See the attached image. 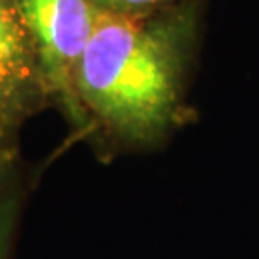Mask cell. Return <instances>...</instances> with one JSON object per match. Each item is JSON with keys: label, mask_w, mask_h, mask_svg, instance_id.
Returning a JSON list of instances; mask_svg holds the SVG:
<instances>
[{"label": "cell", "mask_w": 259, "mask_h": 259, "mask_svg": "<svg viewBox=\"0 0 259 259\" xmlns=\"http://www.w3.org/2000/svg\"><path fill=\"white\" fill-rule=\"evenodd\" d=\"M205 0L140 18L100 14L75 75L84 139L104 157L163 148L196 117L188 102Z\"/></svg>", "instance_id": "6da1fadb"}, {"label": "cell", "mask_w": 259, "mask_h": 259, "mask_svg": "<svg viewBox=\"0 0 259 259\" xmlns=\"http://www.w3.org/2000/svg\"><path fill=\"white\" fill-rule=\"evenodd\" d=\"M23 16L52 108L62 111L77 135L87 137V123L75 94V75L100 10L93 0H16Z\"/></svg>", "instance_id": "7a4b0ae2"}, {"label": "cell", "mask_w": 259, "mask_h": 259, "mask_svg": "<svg viewBox=\"0 0 259 259\" xmlns=\"http://www.w3.org/2000/svg\"><path fill=\"white\" fill-rule=\"evenodd\" d=\"M38 56L16 0H0V159L21 156V133L50 108Z\"/></svg>", "instance_id": "3957f363"}, {"label": "cell", "mask_w": 259, "mask_h": 259, "mask_svg": "<svg viewBox=\"0 0 259 259\" xmlns=\"http://www.w3.org/2000/svg\"><path fill=\"white\" fill-rule=\"evenodd\" d=\"M38 175L21 156L0 159V259H14L21 217Z\"/></svg>", "instance_id": "277c9868"}, {"label": "cell", "mask_w": 259, "mask_h": 259, "mask_svg": "<svg viewBox=\"0 0 259 259\" xmlns=\"http://www.w3.org/2000/svg\"><path fill=\"white\" fill-rule=\"evenodd\" d=\"M93 2L102 14L121 16V18H140L177 6L186 0H93Z\"/></svg>", "instance_id": "5b68a950"}]
</instances>
